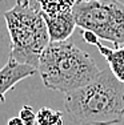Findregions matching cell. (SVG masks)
Here are the masks:
<instances>
[{
  "instance_id": "6da1fadb",
  "label": "cell",
  "mask_w": 124,
  "mask_h": 125,
  "mask_svg": "<svg viewBox=\"0 0 124 125\" xmlns=\"http://www.w3.org/2000/svg\"><path fill=\"white\" fill-rule=\"evenodd\" d=\"M67 113L79 125H117L124 120V84L111 71L64 97Z\"/></svg>"
},
{
  "instance_id": "7a4b0ae2",
  "label": "cell",
  "mask_w": 124,
  "mask_h": 125,
  "mask_svg": "<svg viewBox=\"0 0 124 125\" xmlns=\"http://www.w3.org/2000/svg\"><path fill=\"white\" fill-rule=\"evenodd\" d=\"M100 72L95 60L68 40L49 43L37 65L44 87L66 94L92 83Z\"/></svg>"
},
{
  "instance_id": "3957f363",
  "label": "cell",
  "mask_w": 124,
  "mask_h": 125,
  "mask_svg": "<svg viewBox=\"0 0 124 125\" xmlns=\"http://www.w3.org/2000/svg\"><path fill=\"white\" fill-rule=\"evenodd\" d=\"M3 16L11 37L10 57L37 69L41 53L51 43L39 1L16 0Z\"/></svg>"
},
{
  "instance_id": "277c9868",
  "label": "cell",
  "mask_w": 124,
  "mask_h": 125,
  "mask_svg": "<svg viewBox=\"0 0 124 125\" xmlns=\"http://www.w3.org/2000/svg\"><path fill=\"white\" fill-rule=\"evenodd\" d=\"M76 27L97 39L124 47V3L119 0H78L73 7Z\"/></svg>"
},
{
  "instance_id": "5b68a950",
  "label": "cell",
  "mask_w": 124,
  "mask_h": 125,
  "mask_svg": "<svg viewBox=\"0 0 124 125\" xmlns=\"http://www.w3.org/2000/svg\"><path fill=\"white\" fill-rule=\"evenodd\" d=\"M36 72V68L20 64L12 57L8 59V61L0 69V103L5 101V93L10 89H12L19 81L34 76Z\"/></svg>"
},
{
  "instance_id": "8992f818",
  "label": "cell",
  "mask_w": 124,
  "mask_h": 125,
  "mask_svg": "<svg viewBox=\"0 0 124 125\" xmlns=\"http://www.w3.org/2000/svg\"><path fill=\"white\" fill-rule=\"evenodd\" d=\"M45 20L47 28L51 43L57 41H67L68 37L72 35L76 27L75 16L72 12H61V13H52V15H43Z\"/></svg>"
},
{
  "instance_id": "52a82bcc",
  "label": "cell",
  "mask_w": 124,
  "mask_h": 125,
  "mask_svg": "<svg viewBox=\"0 0 124 125\" xmlns=\"http://www.w3.org/2000/svg\"><path fill=\"white\" fill-rule=\"evenodd\" d=\"M95 47L108 62L110 71L113 73V76L124 84V47H116L112 49L107 45H103L100 41H97Z\"/></svg>"
},
{
  "instance_id": "ba28073f",
  "label": "cell",
  "mask_w": 124,
  "mask_h": 125,
  "mask_svg": "<svg viewBox=\"0 0 124 125\" xmlns=\"http://www.w3.org/2000/svg\"><path fill=\"white\" fill-rule=\"evenodd\" d=\"M36 124L37 125H64L63 113L60 111H55L48 106L40 108L36 113Z\"/></svg>"
},
{
  "instance_id": "9c48e42d",
  "label": "cell",
  "mask_w": 124,
  "mask_h": 125,
  "mask_svg": "<svg viewBox=\"0 0 124 125\" xmlns=\"http://www.w3.org/2000/svg\"><path fill=\"white\" fill-rule=\"evenodd\" d=\"M20 120L24 123V125H35L36 124V113L29 105H24L19 112Z\"/></svg>"
},
{
  "instance_id": "30bf717a",
  "label": "cell",
  "mask_w": 124,
  "mask_h": 125,
  "mask_svg": "<svg viewBox=\"0 0 124 125\" xmlns=\"http://www.w3.org/2000/svg\"><path fill=\"white\" fill-rule=\"evenodd\" d=\"M80 35H81V39L85 41V43L91 44V45H95V44L99 41V39L95 33H92V32L90 31H80Z\"/></svg>"
},
{
  "instance_id": "8fae6325",
  "label": "cell",
  "mask_w": 124,
  "mask_h": 125,
  "mask_svg": "<svg viewBox=\"0 0 124 125\" xmlns=\"http://www.w3.org/2000/svg\"><path fill=\"white\" fill-rule=\"evenodd\" d=\"M7 125H24V123H23L22 120H20V117L17 116V117H12L8 120Z\"/></svg>"
},
{
  "instance_id": "7c38bea8",
  "label": "cell",
  "mask_w": 124,
  "mask_h": 125,
  "mask_svg": "<svg viewBox=\"0 0 124 125\" xmlns=\"http://www.w3.org/2000/svg\"><path fill=\"white\" fill-rule=\"evenodd\" d=\"M37 1H39V0H37Z\"/></svg>"
}]
</instances>
